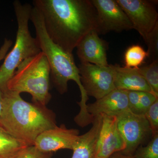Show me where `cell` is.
<instances>
[{
    "mask_svg": "<svg viewBox=\"0 0 158 158\" xmlns=\"http://www.w3.org/2000/svg\"><path fill=\"white\" fill-rule=\"evenodd\" d=\"M49 37L72 53L85 35L95 30L97 12L90 0H34Z\"/></svg>",
    "mask_w": 158,
    "mask_h": 158,
    "instance_id": "obj_1",
    "label": "cell"
},
{
    "mask_svg": "<svg viewBox=\"0 0 158 158\" xmlns=\"http://www.w3.org/2000/svg\"><path fill=\"white\" fill-rule=\"evenodd\" d=\"M3 92L0 123L26 146H34L41 133L58 126L56 114L46 106L26 102L19 94L8 89Z\"/></svg>",
    "mask_w": 158,
    "mask_h": 158,
    "instance_id": "obj_2",
    "label": "cell"
},
{
    "mask_svg": "<svg viewBox=\"0 0 158 158\" xmlns=\"http://www.w3.org/2000/svg\"><path fill=\"white\" fill-rule=\"evenodd\" d=\"M30 20L35 28L36 38L41 52L49 64L51 78L55 88L59 93L64 94L68 91V82L73 81L80 89L81 100H87L88 96L82 86L78 67L73 53L64 50L51 40L46 31L42 15L34 6L31 10Z\"/></svg>",
    "mask_w": 158,
    "mask_h": 158,
    "instance_id": "obj_3",
    "label": "cell"
},
{
    "mask_svg": "<svg viewBox=\"0 0 158 158\" xmlns=\"http://www.w3.org/2000/svg\"><path fill=\"white\" fill-rule=\"evenodd\" d=\"M50 76L49 64L41 52L20 63L8 82L7 89L20 94H30L33 102L46 106L52 98Z\"/></svg>",
    "mask_w": 158,
    "mask_h": 158,
    "instance_id": "obj_4",
    "label": "cell"
},
{
    "mask_svg": "<svg viewBox=\"0 0 158 158\" xmlns=\"http://www.w3.org/2000/svg\"><path fill=\"white\" fill-rule=\"evenodd\" d=\"M13 6L18 29L14 46L0 67V89L2 91L7 89L8 82L20 63L41 52L37 39L31 36L29 30V22L33 7L27 3L22 4L18 0L13 2Z\"/></svg>",
    "mask_w": 158,
    "mask_h": 158,
    "instance_id": "obj_5",
    "label": "cell"
},
{
    "mask_svg": "<svg viewBox=\"0 0 158 158\" xmlns=\"http://www.w3.org/2000/svg\"><path fill=\"white\" fill-rule=\"evenodd\" d=\"M117 125L126 144L120 152L133 156L136 149L153 137L150 126L144 115L132 113L129 109L117 116Z\"/></svg>",
    "mask_w": 158,
    "mask_h": 158,
    "instance_id": "obj_6",
    "label": "cell"
},
{
    "mask_svg": "<svg viewBox=\"0 0 158 158\" xmlns=\"http://www.w3.org/2000/svg\"><path fill=\"white\" fill-rule=\"evenodd\" d=\"M96 10L95 31L98 35L111 31L121 32L133 29L131 23L116 0H91Z\"/></svg>",
    "mask_w": 158,
    "mask_h": 158,
    "instance_id": "obj_7",
    "label": "cell"
},
{
    "mask_svg": "<svg viewBox=\"0 0 158 158\" xmlns=\"http://www.w3.org/2000/svg\"><path fill=\"white\" fill-rule=\"evenodd\" d=\"M133 26L143 39L157 24L158 13L156 2L148 0H116Z\"/></svg>",
    "mask_w": 158,
    "mask_h": 158,
    "instance_id": "obj_8",
    "label": "cell"
},
{
    "mask_svg": "<svg viewBox=\"0 0 158 158\" xmlns=\"http://www.w3.org/2000/svg\"><path fill=\"white\" fill-rule=\"evenodd\" d=\"M78 67L82 86L88 96L98 99L116 89L110 65L85 62L81 63Z\"/></svg>",
    "mask_w": 158,
    "mask_h": 158,
    "instance_id": "obj_9",
    "label": "cell"
},
{
    "mask_svg": "<svg viewBox=\"0 0 158 158\" xmlns=\"http://www.w3.org/2000/svg\"><path fill=\"white\" fill-rule=\"evenodd\" d=\"M101 128L97 142L94 158H110L126 148L117 125V116L103 115Z\"/></svg>",
    "mask_w": 158,
    "mask_h": 158,
    "instance_id": "obj_10",
    "label": "cell"
},
{
    "mask_svg": "<svg viewBox=\"0 0 158 158\" xmlns=\"http://www.w3.org/2000/svg\"><path fill=\"white\" fill-rule=\"evenodd\" d=\"M80 131L61 125L46 131L37 137L34 146L41 152L53 153L61 149L73 150L78 139Z\"/></svg>",
    "mask_w": 158,
    "mask_h": 158,
    "instance_id": "obj_11",
    "label": "cell"
},
{
    "mask_svg": "<svg viewBox=\"0 0 158 158\" xmlns=\"http://www.w3.org/2000/svg\"><path fill=\"white\" fill-rule=\"evenodd\" d=\"M76 48L77 55L81 63L88 62L102 66L109 65L107 57V43L100 38L95 30L86 34Z\"/></svg>",
    "mask_w": 158,
    "mask_h": 158,
    "instance_id": "obj_12",
    "label": "cell"
},
{
    "mask_svg": "<svg viewBox=\"0 0 158 158\" xmlns=\"http://www.w3.org/2000/svg\"><path fill=\"white\" fill-rule=\"evenodd\" d=\"M128 109L127 91L115 89L92 103L87 104V110L94 117L103 114L117 116Z\"/></svg>",
    "mask_w": 158,
    "mask_h": 158,
    "instance_id": "obj_13",
    "label": "cell"
},
{
    "mask_svg": "<svg viewBox=\"0 0 158 158\" xmlns=\"http://www.w3.org/2000/svg\"><path fill=\"white\" fill-rule=\"evenodd\" d=\"M109 65L113 73L116 89L126 91H144L155 94L149 85L138 72V68L121 67L117 64Z\"/></svg>",
    "mask_w": 158,
    "mask_h": 158,
    "instance_id": "obj_14",
    "label": "cell"
},
{
    "mask_svg": "<svg viewBox=\"0 0 158 158\" xmlns=\"http://www.w3.org/2000/svg\"><path fill=\"white\" fill-rule=\"evenodd\" d=\"M102 116H94L91 128L79 136L71 158H94L97 142L101 128Z\"/></svg>",
    "mask_w": 158,
    "mask_h": 158,
    "instance_id": "obj_15",
    "label": "cell"
},
{
    "mask_svg": "<svg viewBox=\"0 0 158 158\" xmlns=\"http://www.w3.org/2000/svg\"><path fill=\"white\" fill-rule=\"evenodd\" d=\"M27 147L12 137L0 123V158H15Z\"/></svg>",
    "mask_w": 158,
    "mask_h": 158,
    "instance_id": "obj_16",
    "label": "cell"
},
{
    "mask_svg": "<svg viewBox=\"0 0 158 158\" xmlns=\"http://www.w3.org/2000/svg\"><path fill=\"white\" fill-rule=\"evenodd\" d=\"M147 57L148 54L142 47L138 44L132 45L127 49L125 53V67L139 68Z\"/></svg>",
    "mask_w": 158,
    "mask_h": 158,
    "instance_id": "obj_17",
    "label": "cell"
},
{
    "mask_svg": "<svg viewBox=\"0 0 158 158\" xmlns=\"http://www.w3.org/2000/svg\"><path fill=\"white\" fill-rule=\"evenodd\" d=\"M138 70L154 94L158 96V60L152 61L148 65L139 67Z\"/></svg>",
    "mask_w": 158,
    "mask_h": 158,
    "instance_id": "obj_18",
    "label": "cell"
},
{
    "mask_svg": "<svg viewBox=\"0 0 158 158\" xmlns=\"http://www.w3.org/2000/svg\"><path fill=\"white\" fill-rule=\"evenodd\" d=\"M133 156L135 158H158V133L153 136L146 146H139Z\"/></svg>",
    "mask_w": 158,
    "mask_h": 158,
    "instance_id": "obj_19",
    "label": "cell"
},
{
    "mask_svg": "<svg viewBox=\"0 0 158 158\" xmlns=\"http://www.w3.org/2000/svg\"><path fill=\"white\" fill-rule=\"evenodd\" d=\"M148 46V58L152 61L158 60V23L144 39Z\"/></svg>",
    "mask_w": 158,
    "mask_h": 158,
    "instance_id": "obj_20",
    "label": "cell"
},
{
    "mask_svg": "<svg viewBox=\"0 0 158 158\" xmlns=\"http://www.w3.org/2000/svg\"><path fill=\"white\" fill-rule=\"evenodd\" d=\"M152 131L153 136L158 133V99L144 114Z\"/></svg>",
    "mask_w": 158,
    "mask_h": 158,
    "instance_id": "obj_21",
    "label": "cell"
},
{
    "mask_svg": "<svg viewBox=\"0 0 158 158\" xmlns=\"http://www.w3.org/2000/svg\"><path fill=\"white\" fill-rule=\"evenodd\" d=\"M52 153L44 152L35 146H27L15 158H52Z\"/></svg>",
    "mask_w": 158,
    "mask_h": 158,
    "instance_id": "obj_22",
    "label": "cell"
},
{
    "mask_svg": "<svg viewBox=\"0 0 158 158\" xmlns=\"http://www.w3.org/2000/svg\"><path fill=\"white\" fill-rule=\"evenodd\" d=\"M158 97L149 92L141 91L139 103V115H144Z\"/></svg>",
    "mask_w": 158,
    "mask_h": 158,
    "instance_id": "obj_23",
    "label": "cell"
},
{
    "mask_svg": "<svg viewBox=\"0 0 158 158\" xmlns=\"http://www.w3.org/2000/svg\"><path fill=\"white\" fill-rule=\"evenodd\" d=\"M128 100V109L135 114L139 115V103L141 91H127Z\"/></svg>",
    "mask_w": 158,
    "mask_h": 158,
    "instance_id": "obj_24",
    "label": "cell"
},
{
    "mask_svg": "<svg viewBox=\"0 0 158 158\" xmlns=\"http://www.w3.org/2000/svg\"><path fill=\"white\" fill-rule=\"evenodd\" d=\"M13 42L10 39L5 38L2 45L0 48V61L5 59L9 49L12 46Z\"/></svg>",
    "mask_w": 158,
    "mask_h": 158,
    "instance_id": "obj_25",
    "label": "cell"
},
{
    "mask_svg": "<svg viewBox=\"0 0 158 158\" xmlns=\"http://www.w3.org/2000/svg\"><path fill=\"white\" fill-rule=\"evenodd\" d=\"M110 158H135L133 156L125 155L120 152H116L112 155Z\"/></svg>",
    "mask_w": 158,
    "mask_h": 158,
    "instance_id": "obj_26",
    "label": "cell"
},
{
    "mask_svg": "<svg viewBox=\"0 0 158 158\" xmlns=\"http://www.w3.org/2000/svg\"><path fill=\"white\" fill-rule=\"evenodd\" d=\"M3 99V92L0 89V114L2 112V108Z\"/></svg>",
    "mask_w": 158,
    "mask_h": 158,
    "instance_id": "obj_27",
    "label": "cell"
}]
</instances>
